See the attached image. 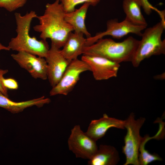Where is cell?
<instances>
[{
    "mask_svg": "<svg viewBox=\"0 0 165 165\" xmlns=\"http://www.w3.org/2000/svg\"><path fill=\"white\" fill-rule=\"evenodd\" d=\"M65 13L60 0L48 3L43 14L36 17L39 24L33 27L35 31L40 33L42 39H50L51 44L60 49L64 45L70 33L74 31L64 19Z\"/></svg>",
    "mask_w": 165,
    "mask_h": 165,
    "instance_id": "obj_1",
    "label": "cell"
},
{
    "mask_svg": "<svg viewBox=\"0 0 165 165\" xmlns=\"http://www.w3.org/2000/svg\"><path fill=\"white\" fill-rule=\"evenodd\" d=\"M37 16L34 11L23 16L20 13H15L17 35L11 39L7 46L10 50L26 52L46 57L50 49L47 42L42 39L38 40L35 37H31L29 34L32 21Z\"/></svg>",
    "mask_w": 165,
    "mask_h": 165,
    "instance_id": "obj_2",
    "label": "cell"
},
{
    "mask_svg": "<svg viewBox=\"0 0 165 165\" xmlns=\"http://www.w3.org/2000/svg\"><path fill=\"white\" fill-rule=\"evenodd\" d=\"M139 41L131 36L119 42L102 38L94 44L85 46L83 54L102 57L119 64L131 62Z\"/></svg>",
    "mask_w": 165,
    "mask_h": 165,
    "instance_id": "obj_3",
    "label": "cell"
},
{
    "mask_svg": "<svg viewBox=\"0 0 165 165\" xmlns=\"http://www.w3.org/2000/svg\"><path fill=\"white\" fill-rule=\"evenodd\" d=\"M164 28L162 20L145 29L131 61L133 66L138 67L143 60L152 56L165 54V40L161 39Z\"/></svg>",
    "mask_w": 165,
    "mask_h": 165,
    "instance_id": "obj_4",
    "label": "cell"
},
{
    "mask_svg": "<svg viewBox=\"0 0 165 165\" xmlns=\"http://www.w3.org/2000/svg\"><path fill=\"white\" fill-rule=\"evenodd\" d=\"M145 120V118L141 117L136 119L133 113L125 120L124 127L127 132L124 138L125 145L122 148L126 157L124 165H139V150L142 138L140 132Z\"/></svg>",
    "mask_w": 165,
    "mask_h": 165,
    "instance_id": "obj_5",
    "label": "cell"
},
{
    "mask_svg": "<svg viewBox=\"0 0 165 165\" xmlns=\"http://www.w3.org/2000/svg\"><path fill=\"white\" fill-rule=\"evenodd\" d=\"M87 71H90V69L84 61L78 58L72 61L59 82L50 91V95H67L77 83L81 74Z\"/></svg>",
    "mask_w": 165,
    "mask_h": 165,
    "instance_id": "obj_6",
    "label": "cell"
},
{
    "mask_svg": "<svg viewBox=\"0 0 165 165\" xmlns=\"http://www.w3.org/2000/svg\"><path fill=\"white\" fill-rule=\"evenodd\" d=\"M96 141L84 132L79 125L71 130L68 139L69 150L77 158L89 160L98 149Z\"/></svg>",
    "mask_w": 165,
    "mask_h": 165,
    "instance_id": "obj_7",
    "label": "cell"
},
{
    "mask_svg": "<svg viewBox=\"0 0 165 165\" xmlns=\"http://www.w3.org/2000/svg\"><path fill=\"white\" fill-rule=\"evenodd\" d=\"M105 31L96 34L94 36L86 38V46L92 45L103 37L109 35L114 38L120 39L129 33L141 36V31L146 27L134 24L125 19L119 22L117 19L108 20L106 23Z\"/></svg>",
    "mask_w": 165,
    "mask_h": 165,
    "instance_id": "obj_8",
    "label": "cell"
},
{
    "mask_svg": "<svg viewBox=\"0 0 165 165\" xmlns=\"http://www.w3.org/2000/svg\"><path fill=\"white\" fill-rule=\"evenodd\" d=\"M81 59L90 67L94 79L105 80L117 76L120 64L98 56L83 55Z\"/></svg>",
    "mask_w": 165,
    "mask_h": 165,
    "instance_id": "obj_9",
    "label": "cell"
},
{
    "mask_svg": "<svg viewBox=\"0 0 165 165\" xmlns=\"http://www.w3.org/2000/svg\"><path fill=\"white\" fill-rule=\"evenodd\" d=\"M13 59L33 78L43 80L47 79V65L45 58L24 52L11 55Z\"/></svg>",
    "mask_w": 165,
    "mask_h": 165,
    "instance_id": "obj_10",
    "label": "cell"
},
{
    "mask_svg": "<svg viewBox=\"0 0 165 165\" xmlns=\"http://www.w3.org/2000/svg\"><path fill=\"white\" fill-rule=\"evenodd\" d=\"M45 58L47 65V79L53 87L59 82L70 62L63 56L60 49L52 44Z\"/></svg>",
    "mask_w": 165,
    "mask_h": 165,
    "instance_id": "obj_11",
    "label": "cell"
},
{
    "mask_svg": "<svg viewBox=\"0 0 165 165\" xmlns=\"http://www.w3.org/2000/svg\"><path fill=\"white\" fill-rule=\"evenodd\" d=\"M125 120L109 117L104 114L98 119L92 120L88 128L86 133L97 141L103 137L107 130L112 127L124 129Z\"/></svg>",
    "mask_w": 165,
    "mask_h": 165,
    "instance_id": "obj_12",
    "label": "cell"
},
{
    "mask_svg": "<svg viewBox=\"0 0 165 165\" xmlns=\"http://www.w3.org/2000/svg\"><path fill=\"white\" fill-rule=\"evenodd\" d=\"M82 33L71 32L62 49L61 50L62 55L69 61L78 58V56L83 54L86 41Z\"/></svg>",
    "mask_w": 165,
    "mask_h": 165,
    "instance_id": "obj_13",
    "label": "cell"
},
{
    "mask_svg": "<svg viewBox=\"0 0 165 165\" xmlns=\"http://www.w3.org/2000/svg\"><path fill=\"white\" fill-rule=\"evenodd\" d=\"M50 102V99L43 96L32 100L16 102L9 99L0 91V107L13 113H18L28 108L35 106L41 107Z\"/></svg>",
    "mask_w": 165,
    "mask_h": 165,
    "instance_id": "obj_14",
    "label": "cell"
},
{
    "mask_svg": "<svg viewBox=\"0 0 165 165\" xmlns=\"http://www.w3.org/2000/svg\"><path fill=\"white\" fill-rule=\"evenodd\" d=\"M119 160L118 152L114 147L101 145L88 163L89 165H115Z\"/></svg>",
    "mask_w": 165,
    "mask_h": 165,
    "instance_id": "obj_15",
    "label": "cell"
},
{
    "mask_svg": "<svg viewBox=\"0 0 165 165\" xmlns=\"http://www.w3.org/2000/svg\"><path fill=\"white\" fill-rule=\"evenodd\" d=\"M90 6L89 3H84L79 9L70 13H65L64 16L65 21L73 27L74 32L82 33L85 35L86 38L91 36L85 23L86 13Z\"/></svg>",
    "mask_w": 165,
    "mask_h": 165,
    "instance_id": "obj_16",
    "label": "cell"
},
{
    "mask_svg": "<svg viewBox=\"0 0 165 165\" xmlns=\"http://www.w3.org/2000/svg\"><path fill=\"white\" fill-rule=\"evenodd\" d=\"M141 7L139 0H123V2L125 19L134 24L147 27V23L141 12Z\"/></svg>",
    "mask_w": 165,
    "mask_h": 165,
    "instance_id": "obj_17",
    "label": "cell"
},
{
    "mask_svg": "<svg viewBox=\"0 0 165 165\" xmlns=\"http://www.w3.org/2000/svg\"><path fill=\"white\" fill-rule=\"evenodd\" d=\"M155 136L150 137L148 135H146L142 137L139 148L138 160L139 165H147L156 161H161L162 159L156 154L150 153L145 148L146 143L149 140L155 138Z\"/></svg>",
    "mask_w": 165,
    "mask_h": 165,
    "instance_id": "obj_18",
    "label": "cell"
},
{
    "mask_svg": "<svg viewBox=\"0 0 165 165\" xmlns=\"http://www.w3.org/2000/svg\"><path fill=\"white\" fill-rule=\"evenodd\" d=\"M100 0H60L65 13L74 11L75 7L79 4L87 3L93 6H96Z\"/></svg>",
    "mask_w": 165,
    "mask_h": 165,
    "instance_id": "obj_19",
    "label": "cell"
},
{
    "mask_svg": "<svg viewBox=\"0 0 165 165\" xmlns=\"http://www.w3.org/2000/svg\"><path fill=\"white\" fill-rule=\"evenodd\" d=\"M27 0H0V8L12 12L23 6Z\"/></svg>",
    "mask_w": 165,
    "mask_h": 165,
    "instance_id": "obj_20",
    "label": "cell"
},
{
    "mask_svg": "<svg viewBox=\"0 0 165 165\" xmlns=\"http://www.w3.org/2000/svg\"><path fill=\"white\" fill-rule=\"evenodd\" d=\"M2 82L5 86L8 89L16 90L18 88V82L16 80L13 78H4L2 80Z\"/></svg>",
    "mask_w": 165,
    "mask_h": 165,
    "instance_id": "obj_21",
    "label": "cell"
},
{
    "mask_svg": "<svg viewBox=\"0 0 165 165\" xmlns=\"http://www.w3.org/2000/svg\"><path fill=\"white\" fill-rule=\"evenodd\" d=\"M8 72L7 69H2L0 68V91L4 95L8 97V89L4 85L2 80L4 78L3 76Z\"/></svg>",
    "mask_w": 165,
    "mask_h": 165,
    "instance_id": "obj_22",
    "label": "cell"
},
{
    "mask_svg": "<svg viewBox=\"0 0 165 165\" xmlns=\"http://www.w3.org/2000/svg\"><path fill=\"white\" fill-rule=\"evenodd\" d=\"M141 6L144 11L147 15H149L152 13V9L154 7L149 2L148 0H139Z\"/></svg>",
    "mask_w": 165,
    "mask_h": 165,
    "instance_id": "obj_23",
    "label": "cell"
},
{
    "mask_svg": "<svg viewBox=\"0 0 165 165\" xmlns=\"http://www.w3.org/2000/svg\"><path fill=\"white\" fill-rule=\"evenodd\" d=\"M2 50H10L7 46H4L0 42V51Z\"/></svg>",
    "mask_w": 165,
    "mask_h": 165,
    "instance_id": "obj_24",
    "label": "cell"
}]
</instances>
